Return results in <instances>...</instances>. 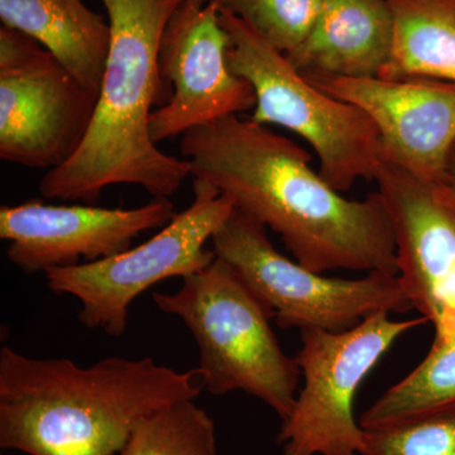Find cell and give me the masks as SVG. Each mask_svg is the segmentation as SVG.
I'll use <instances>...</instances> for the list:
<instances>
[{
	"instance_id": "4fadbf2b",
	"label": "cell",
	"mask_w": 455,
	"mask_h": 455,
	"mask_svg": "<svg viewBox=\"0 0 455 455\" xmlns=\"http://www.w3.org/2000/svg\"><path fill=\"white\" fill-rule=\"evenodd\" d=\"M175 215L169 199L134 209L29 200L0 208V238L9 242L8 259L23 274H46L124 252L137 236L163 229Z\"/></svg>"
},
{
	"instance_id": "8992f818",
	"label": "cell",
	"mask_w": 455,
	"mask_h": 455,
	"mask_svg": "<svg viewBox=\"0 0 455 455\" xmlns=\"http://www.w3.org/2000/svg\"><path fill=\"white\" fill-rule=\"evenodd\" d=\"M212 244L283 329L340 333L379 311L414 309L398 275L370 272L348 280L311 271L278 252L267 229L236 209Z\"/></svg>"
},
{
	"instance_id": "2e32d148",
	"label": "cell",
	"mask_w": 455,
	"mask_h": 455,
	"mask_svg": "<svg viewBox=\"0 0 455 455\" xmlns=\"http://www.w3.org/2000/svg\"><path fill=\"white\" fill-rule=\"evenodd\" d=\"M394 20L390 61L379 77L455 83V0H387Z\"/></svg>"
},
{
	"instance_id": "6da1fadb",
	"label": "cell",
	"mask_w": 455,
	"mask_h": 455,
	"mask_svg": "<svg viewBox=\"0 0 455 455\" xmlns=\"http://www.w3.org/2000/svg\"><path fill=\"white\" fill-rule=\"evenodd\" d=\"M180 149L194 179L211 182L236 211L280 235L304 267L398 275L394 229L379 191L346 199L311 169L304 148L267 125L227 116L187 132Z\"/></svg>"
},
{
	"instance_id": "5b68a950",
	"label": "cell",
	"mask_w": 455,
	"mask_h": 455,
	"mask_svg": "<svg viewBox=\"0 0 455 455\" xmlns=\"http://www.w3.org/2000/svg\"><path fill=\"white\" fill-rule=\"evenodd\" d=\"M218 9L229 37L228 68L256 92L251 119L307 140L319 158L320 176L334 190L346 193L361 179L374 181L382 161L379 131L367 113L317 89L243 20Z\"/></svg>"
},
{
	"instance_id": "7402d4cb",
	"label": "cell",
	"mask_w": 455,
	"mask_h": 455,
	"mask_svg": "<svg viewBox=\"0 0 455 455\" xmlns=\"http://www.w3.org/2000/svg\"><path fill=\"white\" fill-rule=\"evenodd\" d=\"M218 455H220V454H218Z\"/></svg>"
},
{
	"instance_id": "ac0fdd59",
	"label": "cell",
	"mask_w": 455,
	"mask_h": 455,
	"mask_svg": "<svg viewBox=\"0 0 455 455\" xmlns=\"http://www.w3.org/2000/svg\"><path fill=\"white\" fill-rule=\"evenodd\" d=\"M119 455H218L214 420L196 400L180 401L140 419Z\"/></svg>"
},
{
	"instance_id": "7c38bea8",
	"label": "cell",
	"mask_w": 455,
	"mask_h": 455,
	"mask_svg": "<svg viewBox=\"0 0 455 455\" xmlns=\"http://www.w3.org/2000/svg\"><path fill=\"white\" fill-rule=\"evenodd\" d=\"M377 191L394 229L398 276L435 337L455 333V205L443 184L382 163Z\"/></svg>"
},
{
	"instance_id": "e0dca14e",
	"label": "cell",
	"mask_w": 455,
	"mask_h": 455,
	"mask_svg": "<svg viewBox=\"0 0 455 455\" xmlns=\"http://www.w3.org/2000/svg\"><path fill=\"white\" fill-rule=\"evenodd\" d=\"M455 407V333L434 338L424 361L368 407L364 430L405 423Z\"/></svg>"
},
{
	"instance_id": "3957f363",
	"label": "cell",
	"mask_w": 455,
	"mask_h": 455,
	"mask_svg": "<svg viewBox=\"0 0 455 455\" xmlns=\"http://www.w3.org/2000/svg\"><path fill=\"white\" fill-rule=\"evenodd\" d=\"M110 27V49L97 109L82 147L62 166L47 171L42 197L98 202L112 185H139L155 199L175 196L191 175L187 160L154 142L149 118L167 103L158 68L164 27L181 0H101Z\"/></svg>"
},
{
	"instance_id": "5bb4252c",
	"label": "cell",
	"mask_w": 455,
	"mask_h": 455,
	"mask_svg": "<svg viewBox=\"0 0 455 455\" xmlns=\"http://www.w3.org/2000/svg\"><path fill=\"white\" fill-rule=\"evenodd\" d=\"M392 46L387 0H324L307 40L286 57L301 74L379 77Z\"/></svg>"
},
{
	"instance_id": "52a82bcc",
	"label": "cell",
	"mask_w": 455,
	"mask_h": 455,
	"mask_svg": "<svg viewBox=\"0 0 455 455\" xmlns=\"http://www.w3.org/2000/svg\"><path fill=\"white\" fill-rule=\"evenodd\" d=\"M229 196L211 182L194 179V200L145 243L124 252L46 272L56 295L77 299V319L90 331L118 338L127 331L133 301L167 278L184 280L217 259L205 244L235 211Z\"/></svg>"
},
{
	"instance_id": "8fae6325",
	"label": "cell",
	"mask_w": 455,
	"mask_h": 455,
	"mask_svg": "<svg viewBox=\"0 0 455 455\" xmlns=\"http://www.w3.org/2000/svg\"><path fill=\"white\" fill-rule=\"evenodd\" d=\"M301 75L326 94L367 113L379 131L382 163L425 181L444 182L455 143L454 82L424 76L387 80Z\"/></svg>"
},
{
	"instance_id": "277c9868",
	"label": "cell",
	"mask_w": 455,
	"mask_h": 455,
	"mask_svg": "<svg viewBox=\"0 0 455 455\" xmlns=\"http://www.w3.org/2000/svg\"><path fill=\"white\" fill-rule=\"evenodd\" d=\"M156 307L178 316L199 349L196 368L214 396L243 391L289 418L298 396L301 371L283 352L271 314L226 260L182 280L175 292H156Z\"/></svg>"
},
{
	"instance_id": "30bf717a",
	"label": "cell",
	"mask_w": 455,
	"mask_h": 455,
	"mask_svg": "<svg viewBox=\"0 0 455 455\" xmlns=\"http://www.w3.org/2000/svg\"><path fill=\"white\" fill-rule=\"evenodd\" d=\"M229 37L212 0H181L164 27L158 68L173 92L149 118L156 145L256 108V92L228 68Z\"/></svg>"
},
{
	"instance_id": "ffe728a7",
	"label": "cell",
	"mask_w": 455,
	"mask_h": 455,
	"mask_svg": "<svg viewBox=\"0 0 455 455\" xmlns=\"http://www.w3.org/2000/svg\"><path fill=\"white\" fill-rule=\"evenodd\" d=\"M361 455H455V407L392 427L364 430Z\"/></svg>"
},
{
	"instance_id": "9c48e42d",
	"label": "cell",
	"mask_w": 455,
	"mask_h": 455,
	"mask_svg": "<svg viewBox=\"0 0 455 455\" xmlns=\"http://www.w3.org/2000/svg\"><path fill=\"white\" fill-rule=\"evenodd\" d=\"M99 94L25 33L0 28V158L29 169L68 163L88 134Z\"/></svg>"
},
{
	"instance_id": "44dd1931",
	"label": "cell",
	"mask_w": 455,
	"mask_h": 455,
	"mask_svg": "<svg viewBox=\"0 0 455 455\" xmlns=\"http://www.w3.org/2000/svg\"><path fill=\"white\" fill-rule=\"evenodd\" d=\"M445 188H447L449 196L453 200L455 205V143L449 152L447 166H445V178L443 182Z\"/></svg>"
},
{
	"instance_id": "9a60e30c",
	"label": "cell",
	"mask_w": 455,
	"mask_h": 455,
	"mask_svg": "<svg viewBox=\"0 0 455 455\" xmlns=\"http://www.w3.org/2000/svg\"><path fill=\"white\" fill-rule=\"evenodd\" d=\"M3 26L42 44L90 92H100L110 27L83 0H0Z\"/></svg>"
},
{
	"instance_id": "ba28073f",
	"label": "cell",
	"mask_w": 455,
	"mask_h": 455,
	"mask_svg": "<svg viewBox=\"0 0 455 455\" xmlns=\"http://www.w3.org/2000/svg\"><path fill=\"white\" fill-rule=\"evenodd\" d=\"M390 314H371L340 333L301 331L295 359L304 386L277 434L283 455H361L364 430L353 409L359 386L398 338L429 323L423 315L392 320Z\"/></svg>"
},
{
	"instance_id": "d6986e66",
	"label": "cell",
	"mask_w": 455,
	"mask_h": 455,
	"mask_svg": "<svg viewBox=\"0 0 455 455\" xmlns=\"http://www.w3.org/2000/svg\"><path fill=\"white\" fill-rule=\"evenodd\" d=\"M235 14L272 47L289 55L301 46L324 0H212Z\"/></svg>"
},
{
	"instance_id": "7a4b0ae2",
	"label": "cell",
	"mask_w": 455,
	"mask_h": 455,
	"mask_svg": "<svg viewBox=\"0 0 455 455\" xmlns=\"http://www.w3.org/2000/svg\"><path fill=\"white\" fill-rule=\"evenodd\" d=\"M196 370L154 358L108 357L82 367L0 350V447L28 455H119L140 419L196 400Z\"/></svg>"
}]
</instances>
